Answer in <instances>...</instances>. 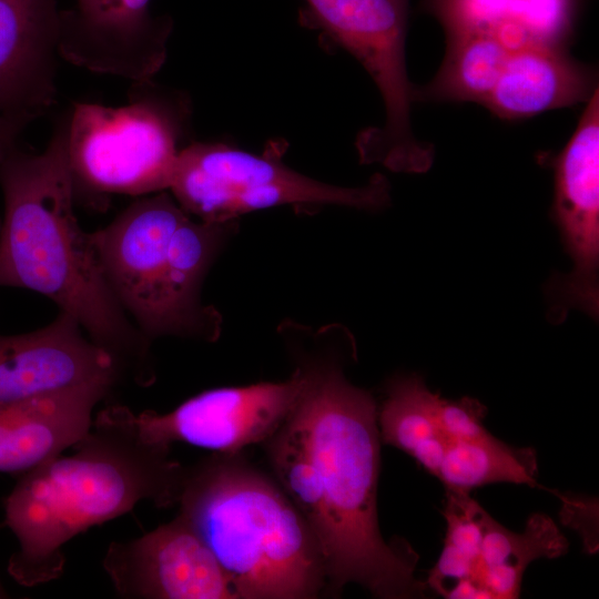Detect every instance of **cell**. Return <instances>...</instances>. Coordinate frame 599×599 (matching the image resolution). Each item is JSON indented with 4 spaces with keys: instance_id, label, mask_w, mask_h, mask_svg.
<instances>
[{
    "instance_id": "cell-1",
    "label": "cell",
    "mask_w": 599,
    "mask_h": 599,
    "mask_svg": "<svg viewBox=\"0 0 599 599\" xmlns=\"http://www.w3.org/2000/svg\"><path fill=\"white\" fill-rule=\"evenodd\" d=\"M304 384L292 412L265 441L274 477L315 535L326 588L348 583L382 599L425 597L418 555L387 541L377 520L380 438L372 394L353 385L328 354L300 357Z\"/></svg>"
},
{
    "instance_id": "cell-24",
    "label": "cell",
    "mask_w": 599,
    "mask_h": 599,
    "mask_svg": "<svg viewBox=\"0 0 599 599\" xmlns=\"http://www.w3.org/2000/svg\"><path fill=\"white\" fill-rule=\"evenodd\" d=\"M31 122L24 116L0 115V163L18 146V139Z\"/></svg>"
},
{
    "instance_id": "cell-22",
    "label": "cell",
    "mask_w": 599,
    "mask_h": 599,
    "mask_svg": "<svg viewBox=\"0 0 599 599\" xmlns=\"http://www.w3.org/2000/svg\"><path fill=\"white\" fill-rule=\"evenodd\" d=\"M444 516L447 521L445 544L479 561L485 521L489 514L467 491L446 489Z\"/></svg>"
},
{
    "instance_id": "cell-6",
    "label": "cell",
    "mask_w": 599,
    "mask_h": 599,
    "mask_svg": "<svg viewBox=\"0 0 599 599\" xmlns=\"http://www.w3.org/2000/svg\"><path fill=\"white\" fill-rule=\"evenodd\" d=\"M128 99L119 108L75 103L69 113L75 197L93 204L112 194L169 190L177 155L189 144L191 98L150 79L132 82Z\"/></svg>"
},
{
    "instance_id": "cell-20",
    "label": "cell",
    "mask_w": 599,
    "mask_h": 599,
    "mask_svg": "<svg viewBox=\"0 0 599 599\" xmlns=\"http://www.w3.org/2000/svg\"><path fill=\"white\" fill-rule=\"evenodd\" d=\"M532 447H512L491 434L481 439L449 441L437 478L446 489L470 493L494 483L540 487Z\"/></svg>"
},
{
    "instance_id": "cell-18",
    "label": "cell",
    "mask_w": 599,
    "mask_h": 599,
    "mask_svg": "<svg viewBox=\"0 0 599 599\" xmlns=\"http://www.w3.org/2000/svg\"><path fill=\"white\" fill-rule=\"evenodd\" d=\"M385 394L377 407L380 443L408 454L437 477L449 443L438 422L440 396L416 374L392 377Z\"/></svg>"
},
{
    "instance_id": "cell-7",
    "label": "cell",
    "mask_w": 599,
    "mask_h": 599,
    "mask_svg": "<svg viewBox=\"0 0 599 599\" xmlns=\"http://www.w3.org/2000/svg\"><path fill=\"white\" fill-rule=\"evenodd\" d=\"M282 146L262 154L222 142H191L177 155L169 192L195 219L223 223L254 211L292 205L379 210L390 201L385 176L344 187L298 173L281 160Z\"/></svg>"
},
{
    "instance_id": "cell-14",
    "label": "cell",
    "mask_w": 599,
    "mask_h": 599,
    "mask_svg": "<svg viewBox=\"0 0 599 599\" xmlns=\"http://www.w3.org/2000/svg\"><path fill=\"white\" fill-rule=\"evenodd\" d=\"M57 0H0V115L32 121L57 101Z\"/></svg>"
},
{
    "instance_id": "cell-4",
    "label": "cell",
    "mask_w": 599,
    "mask_h": 599,
    "mask_svg": "<svg viewBox=\"0 0 599 599\" xmlns=\"http://www.w3.org/2000/svg\"><path fill=\"white\" fill-rule=\"evenodd\" d=\"M177 504L238 599H311L326 589L318 541L278 483L237 454L185 468Z\"/></svg>"
},
{
    "instance_id": "cell-3",
    "label": "cell",
    "mask_w": 599,
    "mask_h": 599,
    "mask_svg": "<svg viewBox=\"0 0 599 599\" xmlns=\"http://www.w3.org/2000/svg\"><path fill=\"white\" fill-rule=\"evenodd\" d=\"M72 447L71 456L24 473L4 500L6 524L19 542L8 572L24 587L60 578L63 545L90 527L142 500L156 507L177 504L185 467L169 457L170 447L141 436L128 407L101 409Z\"/></svg>"
},
{
    "instance_id": "cell-25",
    "label": "cell",
    "mask_w": 599,
    "mask_h": 599,
    "mask_svg": "<svg viewBox=\"0 0 599 599\" xmlns=\"http://www.w3.org/2000/svg\"><path fill=\"white\" fill-rule=\"evenodd\" d=\"M8 597V593L7 591L3 589L1 582H0V598H7Z\"/></svg>"
},
{
    "instance_id": "cell-16",
    "label": "cell",
    "mask_w": 599,
    "mask_h": 599,
    "mask_svg": "<svg viewBox=\"0 0 599 599\" xmlns=\"http://www.w3.org/2000/svg\"><path fill=\"white\" fill-rule=\"evenodd\" d=\"M597 89L595 69L570 57L565 47L531 43L508 53L483 105L501 120L518 121L587 103Z\"/></svg>"
},
{
    "instance_id": "cell-17",
    "label": "cell",
    "mask_w": 599,
    "mask_h": 599,
    "mask_svg": "<svg viewBox=\"0 0 599 599\" xmlns=\"http://www.w3.org/2000/svg\"><path fill=\"white\" fill-rule=\"evenodd\" d=\"M425 6L443 23L447 47L433 80L415 87V102L484 104L500 75L508 50L457 0H426Z\"/></svg>"
},
{
    "instance_id": "cell-2",
    "label": "cell",
    "mask_w": 599,
    "mask_h": 599,
    "mask_svg": "<svg viewBox=\"0 0 599 599\" xmlns=\"http://www.w3.org/2000/svg\"><path fill=\"white\" fill-rule=\"evenodd\" d=\"M68 124L69 113L57 122L42 152L17 146L0 163V286L48 297L115 358L123 375L150 386L155 380L151 342L118 302L91 233L74 213Z\"/></svg>"
},
{
    "instance_id": "cell-10",
    "label": "cell",
    "mask_w": 599,
    "mask_h": 599,
    "mask_svg": "<svg viewBox=\"0 0 599 599\" xmlns=\"http://www.w3.org/2000/svg\"><path fill=\"white\" fill-rule=\"evenodd\" d=\"M555 192L551 217L573 262L566 276L548 284L549 298L590 317L599 312V93L588 100L576 130L551 160Z\"/></svg>"
},
{
    "instance_id": "cell-19",
    "label": "cell",
    "mask_w": 599,
    "mask_h": 599,
    "mask_svg": "<svg viewBox=\"0 0 599 599\" xmlns=\"http://www.w3.org/2000/svg\"><path fill=\"white\" fill-rule=\"evenodd\" d=\"M567 551V539L555 521L545 514L531 515L520 534L508 530L488 515L481 542L478 580L491 598H518L524 572L532 560L557 558Z\"/></svg>"
},
{
    "instance_id": "cell-23",
    "label": "cell",
    "mask_w": 599,
    "mask_h": 599,
    "mask_svg": "<svg viewBox=\"0 0 599 599\" xmlns=\"http://www.w3.org/2000/svg\"><path fill=\"white\" fill-rule=\"evenodd\" d=\"M437 413L448 441L475 440L490 435L484 426L487 408L476 398L465 396L450 400L440 397Z\"/></svg>"
},
{
    "instance_id": "cell-11",
    "label": "cell",
    "mask_w": 599,
    "mask_h": 599,
    "mask_svg": "<svg viewBox=\"0 0 599 599\" xmlns=\"http://www.w3.org/2000/svg\"><path fill=\"white\" fill-rule=\"evenodd\" d=\"M151 0H75L61 10L60 54L72 64L132 82L153 79L166 60L173 30Z\"/></svg>"
},
{
    "instance_id": "cell-5",
    "label": "cell",
    "mask_w": 599,
    "mask_h": 599,
    "mask_svg": "<svg viewBox=\"0 0 599 599\" xmlns=\"http://www.w3.org/2000/svg\"><path fill=\"white\" fill-rule=\"evenodd\" d=\"M236 230L237 220L201 221L162 191L130 204L91 238L113 294L145 338L212 343L222 315L202 302V284Z\"/></svg>"
},
{
    "instance_id": "cell-15",
    "label": "cell",
    "mask_w": 599,
    "mask_h": 599,
    "mask_svg": "<svg viewBox=\"0 0 599 599\" xmlns=\"http://www.w3.org/2000/svg\"><path fill=\"white\" fill-rule=\"evenodd\" d=\"M112 388L87 384L0 405V473L24 474L77 444Z\"/></svg>"
},
{
    "instance_id": "cell-9",
    "label": "cell",
    "mask_w": 599,
    "mask_h": 599,
    "mask_svg": "<svg viewBox=\"0 0 599 599\" xmlns=\"http://www.w3.org/2000/svg\"><path fill=\"white\" fill-rule=\"evenodd\" d=\"M303 384V373L296 366L286 380L206 389L169 413L146 409L134 414V420L149 443L170 447L180 441L234 455L250 445L265 443L280 428Z\"/></svg>"
},
{
    "instance_id": "cell-12",
    "label": "cell",
    "mask_w": 599,
    "mask_h": 599,
    "mask_svg": "<svg viewBox=\"0 0 599 599\" xmlns=\"http://www.w3.org/2000/svg\"><path fill=\"white\" fill-rule=\"evenodd\" d=\"M102 565L123 598L238 599L226 572L181 515L139 538L112 541Z\"/></svg>"
},
{
    "instance_id": "cell-21",
    "label": "cell",
    "mask_w": 599,
    "mask_h": 599,
    "mask_svg": "<svg viewBox=\"0 0 599 599\" xmlns=\"http://www.w3.org/2000/svg\"><path fill=\"white\" fill-rule=\"evenodd\" d=\"M475 20L489 26L509 21L537 41L566 45L570 32V0H458Z\"/></svg>"
},
{
    "instance_id": "cell-8",
    "label": "cell",
    "mask_w": 599,
    "mask_h": 599,
    "mask_svg": "<svg viewBox=\"0 0 599 599\" xmlns=\"http://www.w3.org/2000/svg\"><path fill=\"white\" fill-rule=\"evenodd\" d=\"M301 22L322 31L368 72L382 95L386 120L361 131L356 148L363 163L397 172H424L432 144L416 140L410 124L415 85L406 68L408 0H305Z\"/></svg>"
},
{
    "instance_id": "cell-13",
    "label": "cell",
    "mask_w": 599,
    "mask_h": 599,
    "mask_svg": "<svg viewBox=\"0 0 599 599\" xmlns=\"http://www.w3.org/2000/svg\"><path fill=\"white\" fill-rule=\"evenodd\" d=\"M123 373L69 314L35 331L0 334V405L87 384L114 387Z\"/></svg>"
},
{
    "instance_id": "cell-26",
    "label": "cell",
    "mask_w": 599,
    "mask_h": 599,
    "mask_svg": "<svg viewBox=\"0 0 599 599\" xmlns=\"http://www.w3.org/2000/svg\"><path fill=\"white\" fill-rule=\"evenodd\" d=\"M0 225H1V219H0Z\"/></svg>"
}]
</instances>
